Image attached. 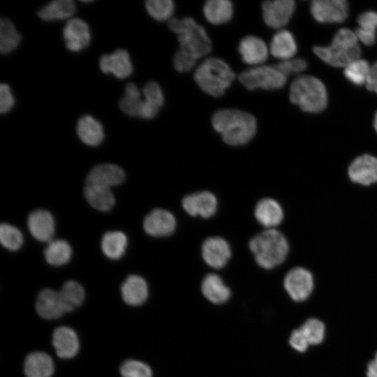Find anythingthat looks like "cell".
<instances>
[{"label":"cell","mask_w":377,"mask_h":377,"mask_svg":"<svg viewBox=\"0 0 377 377\" xmlns=\"http://www.w3.org/2000/svg\"><path fill=\"white\" fill-rule=\"evenodd\" d=\"M99 66L103 73H112L120 79L130 76L133 71L129 54L123 49H118L113 53L102 55L99 60Z\"/></svg>","instance_id":"2e32d148"},{"label":"cell","mask_w":377,"mask_h":377,"mask_svg":"<svg viewBox=\"0 0 377 377\" xmlns=\"http://www.w3.org/2000/svg\"><path fill=\"white\" fill-rule=\"evenodd\" d=\"M364 376L365 377H377V350L367 362L365 367Z\"/></svg>","instance_id":"c3c4849f"},{"label":"cell","mask_w":377,"mask_h":377,"mask_svg":"<svg viewBox=\"0 0 377 377\" xmlns=\"http://www.w3.org/2000/svg\"><path fill=\"white\" fill-rule=\"evenodd\" d=\"M357 21L358 27L355 34L358 40L367 46L374 45L376 40L377 13L373 10L363 12Z\"/></svg>","instance_id":"1f68e13d"},{"label":"cell","mask_w":377,"mask_h":377,"mask_svg":"<svg viewBox=\"0 0 377 377\" xmlns=\"http://www.w3.org/2000/svg\"><path fill=\"white\" fill-rule=\"evenodd\" d=\"M125 179L124 170L111 163L99 164L94 167L86 178V185L110 188L121 184Z\"/></svg>","instance_id":"8fae6325"},{"label":"cell","mask_w":377,"mask_h":377,"mask_svg":"<svg viewBox=\"0 0 377 377\" xmlns=\"http://www.w3.org/2000/svg\"><path fill=\"white\" fill-rule=\"evenodd\" d=\"M170 29L177 36L179 50L196 60L207 55L212 50V41L207 31L191 17L172 18Z\"/></svg>","instance_id":"277c9868"},{"label":"cell","mask_w":377,"mask_h":377,"mask_svg":"<svg viewBox=\"0 0 377 377\" xmlns=\"http://www.w3.org/2000/svg\"><path fill=\"white\" fill-rule=\"evenodd\" d=\"M311 347L323 345L327 338V329L325 323L318 317L309 316L298 326Z\"/></svg>","instance_id":"f546056e"},{"label":"cell","mask_w":377,"mask_h":377,"mask_svg":"<svg viewBox=\"0 0 377 377\" xmlns=\"http://www.w3.org/2000/svg\"><path fill=\"white\" fill-rule=\"evenodd\" d=\"M54 369L51 357L44 352H33L24 361V370L27 377H50Z\"/></svg>","instance_id":"d4e9b609"},{"label":"cell","mask_w":377,"mask_h":377,"mask_svg":"<svg viewBox=\"0 0 377 377\" xmlns=\"http://www.w3.org/2000/svg\"><path fill=\"white\" fill-rule=\"evenodd\" d=\"M203 295L211 302L221 304L226 302L230 297V290L221 278L216 274H209L201 284Z\"/></svg>","instance_id":"484cf974"},{"label":"cell","mask_w":377,"mask_h":377,"mask_svg":"<svg viewBox=\"0 0 377 377\" xmlns=\"http://www.w3.org/2000/svg\"><path fill=\"white\" fill-rule=\"evenodd\" d=\"M214 129L232 146L248 143L256 135L257 121L250 113L232 108L217 110L212 117Z\"/></svg>","instance_id":"6da1fadb"},{"label":"cell","mask_w":377,"mask_h":377,"mask_svg":"<svg viewBox=\"0 0 377 377\" xmlns=\"http://www.w3.org/2000/svg\"><path fill=\"white\" fill-rule=\"evenodd\" d=\"M313 52L321 60L334 67H345L361 55L355 32L347 28H342L334 34L330 45L316 46Z\"/></svg>","instance_id":"5b68a950"},{"label":"cell","mask_w":377,"mask_h":377,"mask_svg":"<svg viewBox=\"0 0 377 377\" xmlns=\"http://www.w3.org/2000/svg\"><path fill=\"white\" fill-rule=\"evenodd\" d=\"M238 51L245 64L257 66L262 65L267 60L269 50L263 39L250 35L240 40Z\"/></svg>","instance_id":"ac0fdd59"},{"label":"cell","mask_w":377,"mask_h":377,"mask_svg":"<svg viewBox=\"0 0 377 377\" xmlns=\"http://www.w3.org/2000/svg\"><path fill=\"white\" fill-rule=\"evenodd\" d=\"M122 377H152L151 368L145 363L135 360H128L120 367Z\"/></svg>","instance_id":"b9f144b4"},{"label":"cell","mask_w":377,"mask_h":377,"mask_svg":"<svg viewBox=\"0 0 377 377\" xmlns=\"http://www.w3.org/2000/svg\"><path fill=\"white\" fill-rule=\"evenodd\" d=\"M144 104L141 118H154L163 105L164 95L160 85L154 81L148 82L142 89Z\"/></svg>","instance_id":"4316f807"},{"label":"cell","mask_w":377,"mask_h":377,"mask_svg":"<svg viewBox=\"0 0 377 377\" xmlns=\"http://www.w3.org/2000/svg\"><path fill=\"white\" fill-rule=\"evenodd\" d=\"M21 40V36L13 22L7 18L0 20V51L8 54L17 48Z\"/></svg>","instance_id":"74e56055"},{"label":"cell","mask_w":377,"mask_h":377,"mask_svg":"<svg viewBox=\"0 0 377 377\" xmlns=\"http://www.w3.org/2000/svg\"><path fill=\"white\" fill-rule=\"evenodd\" d=\"M15 100L10 87L5 83L0 85V112L4 114L10 111L14 105Z\"/></svg>","instance_id":"bcb514c9"},{"label":"cell","mask_w":377,"mask_h":377,"mask_svg":"<svg viewBox=\"0 0 377 377\" xmlns=\"http://www.w3.org/2000/svg\"><path fill=\"white\" fill-rule=\"evenodd\" d=\"M297 44L291 32L281 29L276 32L270 43L269 51L281 61L292 59L297 52Z\"/></svg>","instance_id":"83f0119b"},{"label":"cell","mask_w":377,"mask_h":377,"mask_svg":"<svg viewBox=\"0 0 377 377\" xmlns=\"http://www.w3.org/2000/svg\"><path fill=\"white\" fill-rule=\"evenodd\" d=\"M314 19L322 23H340L348 17V5L345 0H314L310 5Z\"/></svg>","instance_id":"9c48e42d"},{"label":"cell","mask_w":377,"mask_h":377,"mask_svg":"<svg viewBox=\"0 0 377 377\" xmlns=\"http://www.w3.org/2000/svg\"><path fill=\"white\" fill-rule=\"evenodd\" d=\"M46 261L54 266L66 264L71 258L72 249L65 240L56 239L49 242L44 251Z\"/></svg>","instance_id":"8d00e7d4"},{"label":"cell","mask_w":377,"mask_h":377,"mask_svg":"<svg viewBox=\"0 0 377 377\" xmlns=\"http://www.w3.org/2000/svg\"><path fill=\"white\" fill-rule=\"evenodd\" d=\"M38 314L45 319H57L66 313L59 292L45 288L38 295L36 301Z\"/></svg>","instance_id":"ffe728a7"},{"label":"cell","mask_w":377,"mask_h":377,"mask_svg":"<svg viewBox=\"0 0 377 377\" xmlns=\"http://www.w3.org/2000/svg\"><path fill=\"white\" fill-rule=\"evenodd\" d=\"M126 246L127 237L122 232H107L102 237V251L110 259L120 258L124 255Z\"/></svg>","instance_id":"e575fe53"},{"label":"cell","mask_w":377,"mask_h":377,"mask_svg":"<svg viewBox=\"0 0 377 377\" xmlns=\"http://www.w3.org/2000/svg\"><path fill=\"white\" fill-rule=\"evenodd\" d=\"M29 230L37 240L50 242L54 233V221L48 211L37 209L29 215Z\"/></svg>","instance_id":"d6986e66"},{"label":"cell","mask_w":377,"mask_h":377,"mask_svg":"<svg viewBox=\"0 0 377 377\" xmlns=\"http://www.w3.org/2000/svg\"><path fill=\"white\" fill-rule=\"evenodd\" d=\"M202 256L205 262L215 269L223 267L231 256L228 243L219 237H211L202 245Z\"/></svg>","instance_id":"9a60e30c"},{"label":"cell","mask_w":377,"mask_h":377,"mask_svg":"<svg viewBox=\"0 0 377 377\" xmlns=\"http://www.w3.org/2000/svg\"><path fill=\"white\" fill-rule=\"evenodd\" d=\"M182 207L191 216L207 219L216 213L217 200L212 193L205 191L185 196Z\"/></svg>","instance_id":"7c38bea8"},{"label":"cell","mask_w":377,"mask_h":377,"mask_svg":"<svg viewBox=\"0 0 377 377\" xmlns=\"http://www.w3.org/2000/svg\"><path fill=\"white\" fill-rule=\"evenodd\" d=\"M66 313L79 307L84 300L83 287L75 281L65 282L59 291Z\"/></svg>","instance_id":"d590c367"},{"label":"cell","mask_w":377,"mask_h":377,"mask_svg":"<svg viewBox=\"0 0 377 377\" xmlns=\"http://www.w3.org/2000/svg\"><path fill=\"white\" fill-rule=\"evenodd\" d=\"M235 77L230 66L216 57L204 60L194 73V80L201 90L214 98L222 96Z\"/></svg>","instance_id":"7a4b0ae2"},{"label":"cell","mask_w":377,"mask_h":377,"mask_svg":"<svg viewBox=\"0 0 377 377\" xmlns=\"http://www.w3.org/2000/svg\"><path fill=\"white\" fill-rule=\"evenodd\" d=\"M295 8L293 0L265 1L262 4L265 23L272 29H281L292 17Z\"/></svg>","instance_id":"30bf717a"},{"label":"cell","mask_w":377,"mask_h":377,"mask_svg":"<svg viewBox=\"0 0 377 377\" xmlns=\"http://www.w3.org/2000/svg\"><path fill=\"white\" fill-rule=\"evenodd\" d=\"M52 344L61 358H71L79 350V340L76 332L66 326L56 328L52 334Z\"/></svg>","instance_id":"44dd1931"},{"label":"cell","mask_w":377,"mask_h":377,"mask_svg":"<svg viewBox=\"0 0 377 377\" xmlns=\"http://www.w3.org/2000/svg\"><path fill=\"white\" fill-rule=\"evenodd\" d=\"M254 214L258 223L268 229H273L280 224L283 218V210L279 202L268 198L257 203Z\"/></svg>","instance_id":"603a6c76"},{"label":"cell","mask_w":377,"mask_h":377,"mask_svg":"<svg viewBox=\"0 0 377 377\" xmlns=\"http://www.w3.org/2000/svg\"><path fill=\"white\" fill-rule=\"evenodd\" d=\"M145 231L149 235L161 237L171 235L176 228L173 214L163 209H155L146 216L143 221Z\"/></svg>","instance_id":"4fadbf2b"},{"label":"cell","mask_w":377,"mask_h":377,"mask_svg":"<svg viewBox=\"0 0 377 377\" xmlns=\"http://www.w3.org/2000/svg\"><path fill=\"white\" fill-rule=\"evenodd\" d=\"M350 179L357 184L370 185L377 182V158L369 154L356 158L348 168Z\"/></svg>","instance_id":"e0dca14e"},{"label":"cell","mask_w":377,"mask_h":377,"mask_svg":"<svg viewBox=\"0 0 377 377\" xmlns=\"http://www.w3.org/2000/svg\"><path fill=\"white\" fill-rule=\"evenodd\" d=\"M371 66L362 59L353 61L344 67L343 74L351 83L360 86L366 84L370 73Z\"/></svg>","instance_id":"f35d334b"},{"label":"cell","mask_w":377,"mask_h":377,"mask_svg":"<svg viewBox=\"0 0 377 377\" xmlns=\"http://www.w3.org/2000/svg\"><path fill=\"white\" fill-rule=\"evenodd\" d=\"M249 246L258 265L267 269L281 264L288 253L286 237L274 228L265 230L254 236Z\"/></svg>","instance_id":"3957f363"},{"label":"cell","mask_w":377,"mask_h":377,"mask_svg":"<svg viewBox=\"0 0 377 377\" xmlns=\"http://www.w3.org/2000/svg\"><path fill=\"white\" fill-rule=\"evenodd\" d=\"M76 11V6L72 0H55L41 8L38 15L45 21L64 20L73 16Z\"/></svg>","instance_id":"4dcf8cb0"},{"label":"cell","mask_w":377,"mask_h":377,"mask_svg":"<svg viewBox=\"0 0 377 377\" xmlns=\"http://www.w3.org/2000/svg\"><path fill=\"white\" fill-rule=\"evenodd\" d=\"M145 7L149 15L158 21H170L175 11V3L171 0H148Z\"/></svg>","instance_id":"ab89813d"},{"label":"cell","mask_w":377,"mask_h":377,"mask_svg":"<svg viewBox=\"0 0 377 377\" xmlns=\"http://www.w3.org/2000/svg\"><path fill=\"white\" fill-rule=\"evenodd\" d=\"M275 67L287 77L305 71L307 68V62L304 59L292 58L281 61L275 65Z\"/></svg>","instance_id":"7bdbcfd3"},{"label":"cell","mask_w":377,"mask_h":377,"mask_svg":"<svg viewBox=\"0 0 377 377\" xmlns=\"http://www.w3.org/2000/svg\"><path fill=\"white\" fill-rule=\"evenodd\" d=\"M84 196L89 204L99 211H108L114 205V196L110 188L85 185Z\"/></svg>","instance_id":"d6a6232c"},{"label":"cell","mask_w":377,"mask_h":377,"mask_svg":"<svg viewBox=\"0 0 377 377\" xmlns=\"http://www.w3.org/2000/svg\"><path fill=\"white\" fill-rule=\"evenodd\" d=\"M196 61L195 58L179 49L173 57L172 63L177 71L184 73L192 70Z\"/></svg>","instance_id":"f6af8a7d"},{"label":"cell","mask_w":377,"mask_h":377,"mask_svg":"<svg viewBox=\"0 0 377 377\" xmlns=\"http://www.w3.org/2000/svg\"><path fill=\"white\" fill-rule=\"evenodd\" d=\"M203 13L209 23L223 24L232 17L233 6L228 0H208L203 6Z\"/></svg>","instance_id":"f1b7e54d"},{"label":"cell","mask_w":377,"mask_h":377,"mask_svg":"<svg viewBox=\"0 0 377 377\" xmlns=\"http://www.w3.org/2000/svg\"><path fill=\"white\" fill-rule=\"evenodd\" d=\"M144 99L134 83H128L125 87L124 96L120 99L119 106L127 115L141 117Z\"/></svg>","instance_id":"836d02e7"},{"label":"cell","mask_w":377,"mask_h":377,"mask_svg":"<svg viewBox=\"0 0 377 377\" xmlns=\"http://www.w3.org/2000/svg\"><path fill=\"white\" fill-rule=\"evenodd\" d=\"M283 287L293 301L304 302L313 293L314 289L313 276L306 269L295 267L285 276Z\"/></svg>","instance_id":"ba28073f"},{"label":"cell","mask_w":377,"mask_h":377,"mask_svg":"<svg viewBox=\"0 0 377 377\" xmlns=\"http://www.w3.org/2000/svg\"><path fill=\"white\" fill-rule=\"evenodd\" d=\"M122 299L128 305L139 306L148 297V287L145 280L138 275L128 276L121 286Z\"/></svg>","instance_id":"7402d4cb"},{"label":"cell","mask_w":377,"mask_h":377,"mask_svg":"<svg viewBox=\"0 0 377 377\" xmlns=\"http://www.w3.org/2000/svg\"><path fill=\"white\" fill-rule=\"evenodd\" d=\"M76 131L80 140L89 146H97L104 139L102 124L89 114L84 115L79 119Z\"/></svg>","instance_id":"cb8c5ba5"},{"label":"cell","mask_w":377,"mask_h":377,"mask_svg":"<svg viewBox=\"0 0 377 377\" xmlns=\"http://www.w3.org/2000/svg\"><path fill=\"white\" fill-rule=\"evenodd\" d=\"M374 126L377 133V112H376L375 117H374Z\"/></svg>","instance_id":"681fc988"},{"label":"cell","mask_w":377,"mask_h":377,"mask_svg":"<svg viewBox=\"0 0 377 377\" xmlns=\"http://www.w3.org/2000/svg\"><path fill=\"white\" fill-rule=\"evenodd\" d=\"M0 242L6 249L16 251L22 245L23 237L17 228L3 223L0 226Z\"/></svg>","instance_id":"60d3db41"},{"label":"cell","mask_w":377,"mask_h":377,"mask_svg":"<svg viewBox=\"0 0 377 377\" xmlns=\"http://www.w3.org/2000/svg\"><path fill=\"white\" fill-rule=\"evenodd\" d=\"M239 81L248 90H274L282 88L287 77L275 66L260 65L242 71Z\"/></svg>","instance_id":"52a82bcc"},{"label":"cell","mask_w":377,"mask_h":377,"mask_svg":"<svg viewBox=\"0 0 377 377\" xmlns=\"http://www.w3.org/2000/svg\"><path fill=\"white\" fill-rule=\"evenodd\" d=\"M63 37L68 50L72 52L81 51L90 43L89 26L82 19H70L63 29Z\"/></svg>","instance_id":"5bb4252c"},{"label":"cell","mask_w":377,"mask_h":377,"mask_svg":"<svg viewBox=\"0 0 377 377\" xmlns=\"http://www.w3.org/2000/svg\"><path fill=\"white\" fill-rule=\"evenodd\" d=\"M366 86L368 90L377 94V61L371 66L370 73Z\"/></svg>","instance_id":"7dc6e473"},{"label":"cell","mask_w":377,"mask_h":377,"mask_svg":"<svg viewBox=\"0 0 377 377\" xmlns=\"http://www.w3.org/2000/svg\"><path fill=\"white\" fill-rule=\"evenodd\" d=\"M290 101L304 112L318 113L327 104V94L324 84L311 75H300L290 84Z\"/></svg>","instance_id":"8992f818"},{"label":"cell","mask_w":377,"mask_h":377,"mask_svg":"<svg viewBox=\"0 0 377 377\" xmlns=\"http://www.w3.org/2000/svg\"><path fill=\"white\" fill-rule=\"evenodd\" d=\"M288 344L292 349L300 354L307 353L311 348L307 339L299 327L291 331L288 338Z\"/></svg>","instance_id":"ee69618b"}]
</instances>
